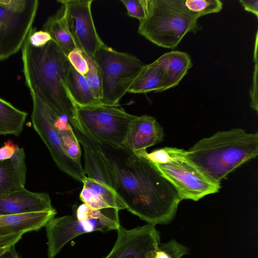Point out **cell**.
<instances>
[{
    "label": "cell",
    "instance_id": "14",
    "mask_svg": "<svg viewBox=\"0 0 258 258\" xmlns=\"http://www.w3.org/2000/svg\"><path fill=\"white\" fill-rule=\"evenodd\" d=\"M164 137L163 130L155 117L147 114L136 116L129 126L123 147L139 153L160 143Z\"/></svg>",
    "mask_w": 258,
    "mask_h": 258
},
{
    "label": "cell",
    "instance_id": "26",
    "mask_svg": "<svg viewBox=\"0 0 258 258\" xmlns=\"http://www.w3.org/2000/svg\"><path fill=\"white\" fill-rule=\"evenodd\" d=\"M187 253L186 247L172 239L160 244L154 258H181Z\"/></svg>",
    "mask_w": 258,
    "mask_h": 258
},
{
    "label": "cell",
    "instance_id": "24",
    "mask_svg": "<svg viewBox=\"0 0 258 258\" xmlns=\"http://www.w3.org/2000/svg\"><path fill=\"white\" fill-rule=\"evenodd\" d=\"M184 6L192 13L200 17L220 12L223 3L220 0H184Z\"/></svg>",
    "mask_w": 258,
    "mask_h": 258
},
{
    "label": "cell",
    "instance_id": "22",
    "mask_svg": "<svg viewBox=\"0 0 258 258\" xmlns=\"http://www.w3.org/2000/svg\"><path fill=\"white\" fill-rule=\"evenodd\" d=\"M69 90L76 105L85 107L102 104L95 98L85 77L71 66L68 75Z\"/></svg>",
    "mask_w": 258,
    "mask_h": 258
},
{
    "label": "cell",
    "instance_id": "18",
    "mask_svg": "<svg viewBox=\"0 0 258 258\" xmlns=\"http://www.w3.org/2000/svg\"><path fill=\"white\" fill-rule=\"evenodd\" d=\"M166 63L165 54L151 63L145 64L127 93L160 92L162 87Z\"/></svg>",
    "mask_w": 258,
    "mask_h": 258
},
{
    "label": "cell",
    "instance_id": "23",
    "mask_svg": "<svg viewBox=\"0 0 258 258\" xmlns=\"http://www.w3.org/2000/svg\"><path fill=\"white\" fill-rule=\"evenodd\" d=\"M148 159L153 163L164 164L175 162L186 158V151L175 147H166L153 150L137 153Z\"/></svg>",
    "mask_w": 258,
    "mask_h": 258
},
{
    "label": "cell",
    "instance_id": "31",
    "mask_svg": "<svg viewBox=\"0 0 258 258\" xmlns=\"http://www.w3.org/2000/svg\"><path fill=\"white\" fill-rule=\"evenodd\" d=\"M17 145L14 144L11 141H7L0 148V161L11 158L19 149Z\"/></svg>",
    "mask_w": 258,
    "mask_h": 258
},
{
    "label": "cell",
    "instance_id": "13",
    "mask_svg": "<svg viewBox=\"0 0 258 258\" xmlns=\"http://www.w3.org/2000/svg\"><path fill=\"white\" fill-rule=\"evenodd\" d=\"M55 210L46 192H36L24 187L0 194V216Z\"/></svg>",
    "mask_w": 258,
    "mask_h": 258
},
{
    "label": "cell",
    "instance_id": "17",
    "mask_svg": "<svg viewBox=\"0 0 258 258\" xmlns=\"http://www.w3.org/2000/svg\"><path fill=\"white\" fill-rule=\"evenodd\" d=\"M26 171L23 148H19L11 158L0 161V194L25 187Z\"/></svg>",
    "mask_w": 258,
    "mask_h": 258
},
{
    "label": "cell",
    "instance_id": "2",
    "mask_svg": "<svg viewBox=\"0 0 258 258\" xmlns=\"http://www.w3.org/2000/svg\"><path fill=\"white\" fill-rule=\"evenodd\" d=\"M21 49L23 72L30 91L37 92L69 117L76 115L77 106L68 86L71 64L67 55L53 40L42 47L32 46L28 36Z\"/></svg>",
    "mask_w": 258,
    "mask_h": 258
},
{
    "label": "cell",
    "instance_id": "32",
    "mask_svg": "<svg viewBox=\"0 0 258 258\" xmlns=\"http://www.w3.org/2000/svg\"><path fill=\"white\" fill-rule=\"evenodd\" d=\"M23 233H14L0 236V248L15 245L21 238Z\"/></svg>",
    "mask_w": 258,
    "mask_h": 258
},
{
    "label": "cell",
    "instance_id": "33",
    "mask_svg": "<svg viewBox=\"0 0 258 258\" xmlns=\"http://www.w3.org/2000/svg\"><path fill=\"white\" fill-rule=\"evenodd\" d=\"M239 2L244 9L253 14L258 17V1L257 0H240Z\"/></svg>",
    "mask_w": 258,
    "mask_h": 258
},
{
    "label": "cell",
    "instance_id": "3",
    "mask_svg": "<svg viewBox=\"0 0 258 258\" xmlns=\"http://www.w3.org/2000/svg\"><path fill=\"white\" fill-rule=\"evenodd\" d=\"M258 155V133L241 128L219 131L186 151L188 160L212 181L220 183L229 173Z\"/></svg>",
    "mask_w": 258,
    "mask_h": 258
},
{
    "label": "cell",
    "instance_id": "25",
    "mask_svg": "<svg viewBox=\"0 0 258 258\" xmlns=\"http://www.w3.org/2000/svg\"><path fill=\"white\" fill-rule=\"evenodd\" d=\"M89 64V71L84 76L96 99L101 102L102 87L101 75L93 59L85 55Z\"/></svg>",
    "mask_w": 258,
    "mask_h": 258
},
{
    "label": "cell",
    "instance_id": "11",
    "mask_svg": "<svg viewBox=\"0 0 258 258\" xmlns=\"http://www.w3.org/2000/svg\"><path fill=\"white\" fill-rule=\"evenodd\" d=\"M63 5L69 29L76 47L94 59L97 50L104 44L96 30L91 6L93 0H58Z\"/></svg>",
    "mask_w": 258,
    "mask_h": 258
},
{
    "label": "cell",
    "instance_id": "21",
    "mask_svg": "<svg viewBox=\"0 0 258 258\" xmlns=\"http://www.w3.org/2000/svg\"><path fill=\"white\" fill-rule=\"evenodd\" d=\"M28 113L0 97V135L19 136L23 131Z\"/></svg>",
    "mask_w": 258,
    "mask_h": 258
},
{
    "label": "cell",
    "instance_id": "19",
    "mask_svg": "<svg viewBox=\"0 0 258 258\" xmlns=\"http://www.w3.org/2000/svg\"><path fill=\"white\" fill-rule=\"evenodd\" d=\"M42 30L50 35L52 40L66 55L77 48L69 29L66 9L63 5H61L54 15L47 18Z\"/></svg>",
    "mask_w": 258,
    "mask_h": 258
},
{
    "label": "cell",
    "instance_id": "1",
    "mask_svg": "<svg viewBox=\"0 0 258 258\" xmlns=\"http://www.w3.org/2000/svg\"><path fill=\"white\" fill-rule=\"evenodd\" d=\"M87 177L107 186L126 209L148 224H166L181 200L153 162L123 147L99 143L87 131L76 134Z\"/></svg>",
    "mask_w": 258,
    "mask_h": 258
},
{
    "label": "cell",
    "instance_id": "10",
    "mask_svg": "<svg viewBox=\"0 0 258 258\" xmlns=\"http://www.w3.org/2000/svg\"><path fill=\"white\" fill-rule=\"evenodd\" d=\"M154 164L173 186L181 201H198L218 192L221 187L220 183L210 180L187 157L170 163Z\"/></svg>",
    "mask_w": 258,
    "mask_h": 258
},
{
    "label": "cell",
    "instance_id": "12",
    "mask_svg": "<svg viewBox=\"0 0 258 258\" xmlns=\"http://www.w3.org/2000/svg\"><path fill=\"white\" fill-rule=\"evenodd\" d=\"M155 226L147 224L126 229L120 225L113 248L103 258H154L160 244Z\"/></svg>",
    "mask_w": 258,
    "mask_h": 258
},
{
    "label": "cell",
    "instance_id": "16",
    "mask_svg": "<svg viewBox=\"0 0 258 258\" xmlns=\"http://www.w3.org/2000/svg\"><path fill=\"white\" fill-rule=\"evenodd\" d=\"M82 183L80 199L83 203L95 209L108 208L121 210L126 209L124 204L115 193L104 184L92 178L86 177Z\"/></svg>",
    "mask_w": 258,
    "mask_h": 258
},
{
    "label": "cell",
    "instance_id": "9",
    "mask_svg": "<svg viewBox=\"0 0 258 258\" xmlns=\"http://www.w3.org/2000/svg\"><path fill=\"white\" fill-rule=\"evenodd\" d=\"M118 211L110 208L99 218L83 220L78 219L73 212L72 215L54 217L49 220L44 226L48 258H54L67 243L80 235L97 231L117 230L120 226Z\"/></svg>",
    "mask_w": 258,
    "mask_h": 258
},
{
    "label": "cell",
    "instance_id": "34",
    "mask_svg": "<svg viewBox=\"0 0 258 258\" xmlns=\"http://www.w3.org/2000/svg\"><path fill=\"white\" fill-rule=\"evenodd\" d=\"M0 258H20L16 250L15 245H12L1 256Z\"/></svg>",
    "mask_w": 258,
    "mask_h": 258
},
{
    "label": "cell",
    "instance_id": "29",
    "mask_svg": "<svg viewBox=\"0 0 258 258\" xmlns=\"http://www.w3.org/2000/svg\"><path fill=\"white\" fill-rule=\"evenodd\" d=\"M28 37L30 44L37 48L42 47L52 40L50 35L47 32L43 30L37 31L33 27L29 31Z\"/></svg>",
    "mask_w": 258,
    "mask_h": 258
},
{
    "label": "cell",
    "instance_id": "27",
    "mask_svg": "<svg viewBox=\"0 0 258 258\" xmlns=\"http://www.w3.org/2000/svg\"><path fill=\"white\" fill-rule=\"evenodd\" d=\"M67 57L71 66L79 73L84 76L88 73V62L85 55L80 49H74Z\"/></svg>",
    "mask_w": 258,
    "mask_h": 258
},
{
    "label": "cell",
    "instance_id": "4",
    "mask_svg": "<svg viewBox=\"0 0 258 258\" xmlns=\"http://www.w3.org/2000/svg\"><path fill=\"white\" fill-rule=\"evenodd\" d=\"M30 93L33 103L31 118L34 130L58 168L82 182L87 176L81 161V145L69 116L37 92Z\"/></svg>",
    "mask_w": 258,
    "mask_h": 258
},
{
    "label": "cell",
    "instance_id": "30",
    "mask_svg": "<svg viewBox=\"0 0 258 258\" xmlns=\"http://www.w3.org/2000/svg\"><path fill=\"white\" fill-rule=\"evenodd\" d=\"M257 36L256 35L255 39V45L254 50V61H255V69L253 76V80L252 83V86L250 90V106L251 108L256 112L258 110L257 105Z\"/></svg>",
    "mask_w": 258,
    "mask_h": 258
},
{
    "label": "cell",
    "instance_id": "7",
    "mask_svg": "<svg viewBox=\"0 0 258 258\" xmlns=\"http://www.w3.org/2000/svg\"><path fill=\"white\" fill-rule=\"evenodd\" d=\"M76 106L80 123L95 141L123 146L129 126L137 115L126 112L118 105Z\"/></svg>",
    "mask_w": 258,
    "mask_h": 258
},
{
    "label": "cell",
    "instance_id": "20",
    "mask_svg": "<svg viewBox=\"0 0 258 258\" xmlns=\"http://www.w3.org/2000/svg\"><path fill=\"white\" fill-rule=\"evenodd\" d=\"M164 54L166 63L160 92L178 85L193 65L190 56L186 52L173 50Z\"/></svg>",
    "mask_w": 258,
    "mask_h": 258
},
{
    "label": "cell",
    "instance_id": "8",
    "mask_svg": "<svg viewBox=\"0 0 258 258\" xmlns=\"http://www.w3.org/2000/svg\"><path fill=\"white\" fill-rule=\"evenodd\" d=\"M39 5L37 0H0V61L22 49Z\"/></svg>",
    "mask_w": 258,
    "mask_h": 258
},
{
    "label": "cell",
    "instance_id": "15",
    "mask_svg": "<svg viewBox=\"0 0 258 258\" xmlns=\"http://www.w3.org/2000/svg\"><path fill=\"white\" fill-rule=\"evenodd\" d=\"M56 211L38 212L0 216V236L36 231L55 217Z\"/></svg>",
    "mask_w": 258,
    "mask_h": 258
},
{
    "label": "cell",
    "instance_id": "6",
    "mask_svg": "<svg viewBox=\"0 0 258 258\" xmlns=\"http://www.w3.org/2000/svg\"><path fill=\"white\" fill-rule=\"evenodd\" d=\"M93 60L101 77V103L109 105H118L145 66L136 56L117 51L105 43Z\"/></svg>",
    "mask_w": 258,
    "mask_h": 258
},
{
    "label": "cell",
    "instance_id": "35",
    "mask_svg": "<svg viewBox=\"0 0 258 258\" xmlns=\"http://www.w3.org/2000/svg\"><path fill=\"white\" fill-rule=\"evenodd\" d=\"M9 247H3V248H0V256L3 254L4 253L9 247Z\"/></svg>",
    "mask_w": 258,
    "mask_h": 258
},
{
    "label": "cell",
    "instance_id": "28",
    "mask_svg": "<svg viewBox=\"0 0 258 258\" xmlns=\"http://www.w3.org/2000/svg\"><path fill=\"white\" fill-rule=\"evenodd\" d=\"M127 11V15L139 21L145 18V11L142 0H120Z\"/></svg>",
    "mask_w": 258,
    "mask_h": 258
},
{
    "label": "cell",
    "instance_id": "5",
    "mask_svg": "<svg viewBox=\"0 0 258 258\" xmlns=\"http://www.w3.org/2000/svg\"><path fill=\"white\" fill-rule=\"evenodd\" d=\"M145 18L138 33L163 48L173 49L188 32L201 29L198 17L184 6V0H142Z\"/></svg>",
    "mask_w": 258,
    "mask_h": 258
}]
</instances>
